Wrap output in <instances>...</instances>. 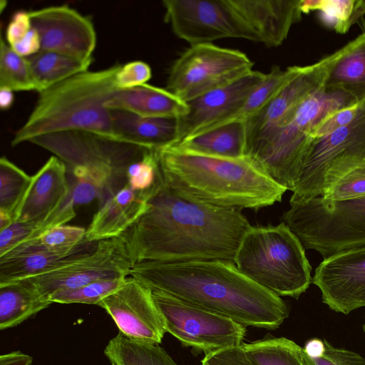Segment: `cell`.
<instances>
[{"mask_svg":"<svg viewBox=\"0 0 365 365\" xmlns=\"http://www.w3.org/2000/svg\"><path fill=\"white\" fill-rule=\"evenodd\" d=\"M250 226L241 210L193 198L176 191L162 178L148 200L147 210L125 234L134 264L234 262L241 239Z\"/></svg>","mask_w":365,"mask_h":365,"instance_id":"cell-1","label":"cell"},{"mask_svg":"<svg viewBox=\"0 0 365 365\" xmlns=\"http://www.w3.org/2000/svg\"><path fill=\"white\" fill-rule=\"evenodd\" d=\"M130 276L158 291L244 326L273 329L289 316L281 297L242 273L234 262L200 259L134 264Z\"/></svg>","mask_w":365,"mask_h":365,"instance_id":"cell-2","label":"cell"},{"mask_svg":"<svg viewBox=\"0 0 365 365\" xmlns=\"http://www.w3.org/2000/svg\"><path fill=\"white\" fill-rule=\"evenodd\" d=\"M155 151L165 182L212 205L257 210L280 202L287 190L247 156H210L176 145Z\"/></svg>","mask_w":365,"mask_h":365,"instance_id":"cell-3","label":"cell"},{"mask_svg":"<svg viewBox=\"0 0 365 365\" xmlns=\"http://www.w3.org/2000/svg\"><path fill=\"white\" fill-rule=\"evenodd\" d=\"M120 66L116 63L98 71L88 70L38 92L34 108L15 133L11 145L46 134L73 130L120 138L114 131L111 110L106 107L118 89L115 78Z\"/></svg>","mask_w":365,"mask_h":365,"instance_id":"cell-4","label":"cell"},{"mask_svg":"<svg viewBox=\"0 0 365 365\" xmlns=\"http://www.w3.org/2000/svg\"><path fill=\"white\" fill-rule=\"evenodd\" d=\"M29 143L65 163L76 206L98 199L101 207L128 184V166L150 150L118 138L79 130L46 134Z\"/></svg>","mask_w":365,"mask_h":365,"instance_id":"cell-5","label":"cell"},{"mask_svg":"<svg viewBox=\"0 0 365 365\" xmlns=\"http://www.w3.org/2000/svg\"><path fill=\"white\" fill-rule=\"evenodd\" d=\"M234 263L252 281L279 297L297 299L312 282L305 249L284 222L251 225L241 239Z\"/></svg>","mask_w":365,"mask_h":365,"instance_id":"cell-6","label":"cell"},{"mask_svg":"<svg viewBox=\"0 0 365 365\" xmlns=\"http://www.w3.org/2000/svg\"><path fill=\"white\" fill-rule=\"evenodd\" d=\"M359 101L345 91L324 86L305 99L272 140L250 159L273 181L292 191L317 125L329 114Z\"/></svg>","mask_w":365,"mask_h":365,"instance_id":"cell-7","label":"cell"},{"mask_svg":"<svg viewBox=\"0 0 365 365\" xmlns=\"http://www.w3.org/2000/svg\"><path fill=\"white\" fill-rule=\"evenodd\" d=\"M282 220L304 249L327 258L365 247V197L329 200L322 196L289 203Z\"/></svg>","mask_w":365,"mask_h":365,"instance_id":"cell-8","label":"cell"},{"mask_svg":"<svg viewBox=\"0 0 365 365\" xmlns=\"http://www.w3.org/2000/svg\"><path fill=\"white\" fill-rule=\"evenodd\" d=\"M365 164V99L355 120L309 145L289 203L322 196L342 177Z\"/></svg>","mask_w":365,"mask_h":365,"instance_id":"cell-9","label":"cell"},{"mask_svg":"<svg viewBox=\"0 0 365 365\" xmlns=\"http://www.w3.org/2000/svg\"><path fill=\"white\" fill-rule=\"evenodd\" d=\"M253 66L239 50L212 43L192 45L171 66L166 89L187 103L242 78Z\"/></svg>","mask_w":365,"mask_h":365,"instance_id":"cell-10","label":"cell"},{"mask_svg":"<svg viewBox=\"0 0 365 365\" xmlns=\"http://www.w3.org/2000/svg\"><path fill=\"white\" fill-rule=\"evenodd\" d=\"M359 35L319 61L301 66L299 72L261 110L246 123L245 156L252 158L274 138L280 128L310 95L323 88L336 63L360 41Z\"/></svg>","mask_w":365,"mask_h":365,"instance_id":"cell-11","label":"cell"},{"mask_svg":"<svg viewBox=\"0 0 365 365\" xmlns=\"http://www.w3.org/2000/svg\"><path fill=\"white\" fill-rule=\"evenodd\" d=\"M151 292L166 332L177 338L184 346L207 354L242 344L246 334V327L243 324L165 293Z\"/></svg>","mask_w":365,"mask_h":365,"instance_id":"cell-12","label":"cell"},{"mask_svg":"<svg viewBox=\"0 0 365 365\" xmlns=\"http://www.w3.org/2000/svg\"><path fill=\"white\" fill-rule=\"evenodd\" d=\"M164 20L191 46L235 38L257 42L230 0H163Z\"/></svg>","mask_w":365,"mask_h":365,"instance_id":"cell-13","label":"cell"},{"mask_svg":"<svg viewBox=\"0 0 365 365\" xmlns=\"http://www.w3.org/2000/svg\"><path fill=\"white\" fill-rule=\"evenodd\" d=\"M133 265L125 233L97 242L93 250L66 265L26 279L49 299L56 292L95 281L126 278Z\"/></svg>","mask_w":365,"mask_h":365,"instance_id":"cell-14","label":"cell"},{"mask_svg":"<svg viewBox=\"0 0 365 365\" xmlns=\"http://www.w3.org/2000/svg\"><path fill=\"white\" fill-rule=\"evenodd\" d=\"M32 26L38 32L42 51L92 61L96 32L91 19L68 5L29 11Z\"/></svg>","mask_w":365,"mask_h":365,"instance_id":"cell-15","label":"cell"},{"mask_svg":"<svg viewBox=\"0 0 365 365\" xmlns=\"http://www.w3.org/2000/svg\"><path fill=\"white\" fill-rule=\"evenodd\" d=\"M312 282L321 291L323 303L336 312L348 314L365 307V247L324 258Z\"/></svg>","mask_w":365,"mask_h":365,"instance_id":"cell-16","label":"cell"},{"mask_svg":"<svg viewBox=\"0 0 365 365\" xmlns=\"http://www.w3.org/2000/svg\"><path fill=\"white\" fill-rule=\"evenodd\" d=\"M98 306L110 315L120 332L130 339L159 344L166 332L150 289L131 276Z\"/></svg>","mask_w":365,"mask_h":365,"instance_id":"cell-17","label":"cell"},{"mask_svg":"<svg viewBox=\"0 0 365 365\" xmlns=\"http://www.w3.org/2000/svg\"><path fill=\"white\" fill-rule=\"evenodd\" d=\"M265 76L253 70L226 86L187 102V113L178 118V143L208 130L235 113Z\"/></svg>","mask_w":365,"mask_h":365,"instance_id":"cell-18","label":"cell"},{"mask_svg":"<svg viewBox=\"0 0 365 365\" xmlns=\"http://www.w3.org/2000/svg\"><path fill=\"white\" fill-rule=\"evenodd\" d=\"M69 193L66 166L58 157L51 156L32 176L14 221L30 223L38 230L65 202Z\"/></svg>","mask_w":365,"mask_h":365,"instance_id":"cell-19","label":"cell"},{"mask_svg":"<svg viewBox=\"0 0 365 365\" xmlns=\"http://www.w3.org/2000/svg\"><path fill=\"white\" fill-rule=\"evenodd\" d=\"M96 242L84 241L69 250L46 248L28 239L0 257V284L35 277L66 265L95 249Z\"/></svg>","mask_w":365,"mask_h":365,"instance_id":"cell-20","label":"cell"},{"mask_svg":"<svg viewBox=\"0 0 365 365\" xmlns=\"http://www.w3.org/2000/svg\"><path fill=\"white\" fill-rule=\"evenodd\" d=\"M257 37V42L277 47L302 16L301 0H230Z\"/></svg>","mask_w":365,"mask_h":365,"instance_id":"cell-21","label":"cell"},{"mask_svg":"<svg viewBox=\"0 0 365 365\" xmlns=\"http://www.w3.org/2000/svg\"><path fill=\"white\" fill-rule=\"evenodd\" d=\"M153 190L139 192L125 185L94 215L86 231L85 241L96 242L126 233L147 210Z\"/></svg>","mask_w":365,"mask_h":365,"instance_id":"cell-22","label":"cell"},{"mask_svg":"<svg viewBox=\"0 0 365 365\" xmlns=\"http://www.w3.org/2000/svg\"><path fill=\"white\" fill-rule=\"evenodd\" d=\"M110 110H122L143 117L179 118L188 105L166 88L148 83L118 89L106 104Z\"/></svg>","mask_w":365,"mask_h":365,"instance_id":"cell-23","label":"cell"},{"mask_svg":"<svg viewBox=\"0 0 365 365\" xmlns=\"http://www.w3.org/2000/svg\"><path fill=\"white\" fill-rule=\"evenodd\" d=\"M113 129L123 140L150 150L179 142L178 118L143 117L122 111L111 110Z\"/></svg>","mask_w":365,"mask_h":365,"instance_id":"cell-24","label":"cell"},{"mask_svg":"<svg viewBox=\"0 0 365 365\" xmlns=\"http://www.w3.org/2000/svg\"><path fill=\"white\" fill-rule=\"evenodd\" d=\"M51 304L28 279L0 284V329L19 325Z\"/></svg>","mask_w":365,"mask_h":365,"instance_id":"cell-25","label":"cell"},{"mask_svg":"<svg viewBox=\"0 0 365 365\" xmlns=\"http://www.w3.org/2000/svg\"><path fill=\"white\" fill-rule=\"evenodd\" d=\"M245 122H233L174 144L184 149L210 156L240 158L245 156Z\"/></svg>","mask_w":365,"mask_h":365,"instance_id":"cell-26","label":"cell"},{"mask_svg":"<svg viewBox=\"0 0 365 365\" xmlns=\"http://www.w3.org/2000/svg\"><path fill=\"white\" fill-rule=\"evenodd\" d=\"M300 69L301 66H290L284 70L278 66H272L266 73L264 80L249 94L241 106L229 117L209 130L233 122L247 121L281 91Z\"/></svg>","mask_w":365,"mask_h":365,"instance_id":"cell-27","label":"cell"},{"mask_svg":"<svg viewBox=\"0 0 365 365\" xmlns=\"http://www.w3.org/2000/svg\"><path fill=\"white\" fill-rule=\"evenodd\" d=\"M104 354L114 365H178L158 344L135 340L121 332L109 341Z\"/></svg>","mask_w":365,"mask_h":365,"instance_id":"cell-28","label":"cell"},{"mask_svg":"<svg viewBox=\"0 0 365 365\" xmlns=\"http://www.w3.org/2000/svg\"><path fill=\"white\" fill-rule=\"evenodd\" d=\"M36 85L37 92L49 88L77 73L88 70L92 61L41 50L27 58Z\"/></svg>","mask_w":365,"mask_h":365,"instance_id":"cell-29","label":"cell"},{"mask_svg":"<svg viewBox=\"0 0 365 365\" xmlns=\"http://www.w3.org/2000/svg\"><path fill=\"white\" fill-rule=\"evenodd\" d=\"M325 86L365 98V31L359 43L334 66Z\"/></svg>","mask_w":365,"mask_h":365,"instance_id":"cell-30","label":"cell"},{"mask_svg":"<svg viewBox=\"0 0 365 365\" xmlns=\"http://www.w3.org/2000/svg\"><path fill=\"white\" fill-rule=\"evenodd\" d=\"M299 7L302 14L318 11L321 22L341 34L365 14V0H301Z\"/></svg>","mask_w":365,"mask_h":365,"instance_id":"cell-31","label":"cell"},{"mask_svg":"<svg viewBox=\"0 0 365 365\" xmlns=\"http://www.w3.org/2000/svg\"><path fill=\"white\" fill-rule=\"evenodd\" d=\"M242 345L256 365H307L302 347L284 337H265Z\"/></svg>","mask_w":365,"mask_h":365,"instance_id":"cell-32","label":"cell"},{"mask_svg":"<svg viewBox=\"0 0 365 365\" xmlns=\"http://www.w3.org/2000/svg\"><path fill=\"white\" fill-rule=\"evenodd\" d=\"M0 88L14 91H37L27 58L19 56L1 37Z\"/></svg>","mask_w":365,"mask_h":365,"instance_id":"cell-33","label":"cell"},{"mask_svg":"<svg viewBox=\"0 0 365 365\" xmlns=\"http://www.w3.org/2000/svg\"><path fill=\"white\" fill-rule=\"evenodd\" d=\"M29 176L6 157L0 159V211L13 217L31 182Z\"/></svg>","mask_w":365,"mask_h":365,"instance_id":"cell-34","label":"cell"},{"mask_svg":"<svg viewBox=\"0 0 365 365\" xmlns=\"http://www.w3.org/2000/svg\"><path fill=\"white\" fill-rule=\"evenodd\" d=\"M302 349L307 365H365L358 353L336 348L327 340L312 339Z\"/></svg>","mask_w":365,"mask_h":365,"instance_id":"cell-35","label":"cell"},{"mask_svg":"<svg viewBox=\"0 0 365 365\" xmlns=\"http://www.w3.org/2000/svg\"><path fill=\"white\" fill-rule=\"evenodd\" d=\"M126 278L95 281L76 289L56 292L50 296L49 299L52 303L98 305L103 298L115 292Z\"/></svg>","mask_w":365,"mask_h":365,"instance_id":"cell-36","label":"cell"},{"mask_svg":"<svg viewBox=\"0 0 365 365\" xmlns=\"http://www.w3.org/2000/svg\"><path fill=\"white\" fill-rule=\"evenodd\" d=\"M155 150H147L127 169L128 185L139 192H150L162 180Z\"/></svg>","mask_w":365,"mask_h":365,"instance_id":"cell-37","label":"cell"},{"mask_svg":"<svg viewBox=\"0 0 365 365\" xmlns=\"http://www.w3.org/2000/svg\"><path fill=\"white\" fill-rule=\"evenodd\" d=\"M86 231L81 227L62 225L51 227L34 239L46 248L69 250L85 241Z\"/></svg>","mask_w":365,"mask_h":365,"instance_id":"cell-38","label":"cell"},{"mask_svg":"<svg viewBox=\"0 0 365 365\" xmlns=\"http://www.w3.org/2000/svg\"><path fill=\"white\" fill-rule=\"evenodd\" d=\"M329 200H345L365 197V164L348 173L322 196Z\"/></svg>","mask_w":365,"mask_h":365,"instance_id":"cell-39","label":"cell"},{"mask_svg":"<svg viewBox=\"0 0 365 365\" xmlns=\"http://www.w3.org/2000/svg\"><path fill=\"white\" fill-rule=\"evenodd\" d=\"M364 99L329 114L317 125L312 139L323 137L351 123L360 112Z\"/></svg>","mask_w":365,"mask_h":365,"instance_id":"cell-40","label":"cell"},{"mask_svg":"<svg viewBox=\"0 0 365 365\" xmlns=\"http://www.w3.org/2000/svg\"><path fill=\"white\" fill-rule=\"evenodd\" d=\"M151 77V68L147 63L133 61L121 65L115 81L118 89H127L145 84Z\"/></svg>","mask_w":365,"mask_h":365,"instance_id":"cell-41","label":"cell"},{"mask_svg":"<svg viewBox=\"0 0 365 365\" xmlns=\"http://www.w3.org/2000/svg\"><path fill=\"white\" fill-rule=\"evenodd\" d=\"M36 230L37 227L34 225L14 221L0 231V257L30 238Z\"/></svg>","mask_w":365,"mask_h":365,"instance_id":"cell-42","label":"cell"},{"mask_svg":"<svg viewBox=\"0 0 365 365\" xmlns=\"http://www.w3.org/2000/svg\"><path fill=\"white\" fill-rule=\"evenodd\" d=\"M242 344L205 354L202 365H256L247 354Z\"/></svg>","mask_w":365,"mask_h":365,"instance_id":"cell-43","label":"cell"},{"mask_svg":"<svg viewBox=\"0 0 365 365\" xmlns=\"http://www.w3.org/2000/svg\"><path fill=\"white\" fill-rule=\"evenodd\" d=\"M32 28L29 11H18L14 14L6 29L7 43L11 46L21 40Z\"/></svg>","mask_w":365,"mask_h":365,"instance_id":"cell-44","label":"cell"},{"mask_svg":"<svg viewBox=\"0 0 365 365\" xmlns=\"http://www.w3.org/2000/svg\"><path fill=\"white\" fill-rule=\"evenodd\" d=\"M19 56L28 58L41 49L38 32L32 26L29 32L19 41L11 46Z\"/></svg>","mask_w":365,"mask_h":365,"instance_id":"cell-45","label":"cell"},{"mask_svg":"<svg viewBox=\"0 0 365 365\" xmlns=\"http://www.w3.org/2000/svg\"><path fill=\"white\" fill-rule=\"evenodd\" d=\"M32 361L31 356L21 351L1 354L0 356V365H32Z\"/></svg>","mask_w":365,"mask_h":365,"instance_id":"cell-46","label":"cell"},{"mask_svg":"<svg viewBox=\"0 0 365 365\" xmlns=\"http://www.w3.org/2000/svg\"><path fill=\"white\" fill-rule=\"evenodd\" d=\"M14 101V91L4 88H0V107L7 110L11 107Z\"/></svg>","mask_w":365,"mask_h":365,"instance_id":"cell-47","label":"cell"},{"mask_svg":"<svg viewBox=\"0 0 365 365\" xmlns=\"http://www.w3.org/2000/svg\"><path fill=\"white\" fill-rule=\"evenodd\" d=\"M14 222V218L9 214L0 211V231L8 227Z\"/></svg>","mask_w":365,"mask_h":365,"instance_id":"cell-48","label":"cell"},{"mask_svg":"<svg viewBox=\"0 0 365 365\" xmlns=\"http://www.w3.org/2000/svg\"><path fill=\"white\" fill-rule=\"evenodd\" d=\"M363 329H364V332H365V324H364V326H363Z\"/></svg>","mask_w":365,"mask_h":365,"instance_id":"cell-49","label":"cell"},{"mask_svg":"<svg viewBox=\"0 0 365 365\" xmlns=\"http://www.w3.org/2000/svg\"><path fill=\"white\" fill-rule=\"evenodd\" d=\"M112 365H114V364H112Z\"/></svg>","mask_w":365,"mask_h":365,"instance_id":"cell-50","label":"cell"}]
</instances>
